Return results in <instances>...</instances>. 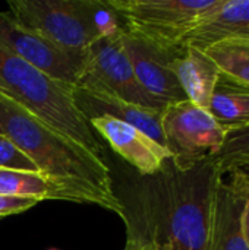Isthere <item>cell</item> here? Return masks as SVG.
Masks as SVG:
<instances>
[{
  "label": "cell",
  "instance_id": "cell-6",
  "mask_svg": "<svg viewBox=\"0 0 249 250\" xmlns=\"http://www.w3.org/2000/svg\"><path fill=\"white\" fill-rule=\"evenodd\" d=\"M75 85L104 89L125 101L147 108H166V105L150 97L139 85L125 48L123 29L120 34L101 38L87 48L85 66Z\"/></svg>",
  "mask_w": 249,
  "mask_h": 250
},
{
  "label": "cell",
  "instance_id": "cell-2",
  "mask_svg": "<svg viewBox=\"0 0 249 250\" xmlns=\"http://www.w3.org/2000/svg\"><path fill=\"white\" fill-rule=\"evenodd\" d=\"M0 133L6 135L43 174L62 188L70 202L101 207L125 223V207L113 189L106 160L53 129L1 91Z\"/></svg>",
  "mask_w": 249,
  "mask_h": 250
},
{
  "label": "cell",
  "instance_id": "cell-17",
  "mask_svg": "<svg viewBox=\"0 0 249 250\" xmlns=\"http://www.w3.org/2000/svg\"><path fill=\"white\" fill-rule=\"evenodd\" d=\"M204 51L225 78L249 88V41H219L205 47Z\"/></svg>",
  "mask_w": 249,
  "mask_h": 250
},
{
  "label": "cell",
  "instance_id": "cell-1",
  "mask_svg": "<svg viewBox=\"0 0 249 250\" xmlns=\"http://www.w3.org/2000/svg\"><path fill=\"white\" fill-rule=\"evenodd\" d=\"M222 173L213 158L179 167L172 158L141 176L125 208L126 233L147 250H205Z\"/></svg>",
  "mask_w": 249,
  "mask_h": 250
},
{
  "label": "cell",
  "instance_id": "cell-5",
  "mask_svg": "<svg viewBox=\"0 0 249 250\" xmlns=\"http://www.w3.org/2000/svg\"><path fill=\"white\" fill-rule=\"evenodd\" d=\"M161 129L166 148L179 167L214 158L222 149L226 135L208 110L188 100L164 108Z\"/></svg>",
  "mask_w": 249,
  "mask_h": 250
},
{
  "label": "cell",
  "instance_id": "cell-13",
  "mask_svg": "<svg viewBox=\"0 0 249 250\" xmlns=\"http://www.w3.org/2000/svg\"><path fill=\"white\" fill-rule=\"evenodd\" d=\"M226 40L249 41V0H219L183 38V45L204 50Z\"/></svg>",
  "mask_w": 249,
  "mask_h": 250
},
{
  "label": "cell",
  "instance_id": "cell-19",
  "mask_svg": "<svg viewBox=\"0 0 249 250\" xmlns=\"http://www.w3.org/2000/svg\"><path fill=\"white\" fill-rule=\"evenodd\" d=\"M219 166L220 173L249 163V125L229 129L225 135V142L219 154L213 158Z\"/></svg>",
  "mask_w": 249,
  "mask_h": 250
},
{
  "label": "cell",
  "instance_id": "cell-3",
  "mask_svg": "<svg viewBox=\"0 0 249 250\" xmlns=\"http://www.w3.org/2000/svg\"><path fill=\"white\" fill-rule=\"evenodd\" d=\"M72 89L73 85L51 79L0 42V91L95 157L106 160L103 142L76 107Z\"/></svg>",
  "mask_w": 249,
  "mask_h": 250
},
{
  "label": "cell",
  "instance_id": "cell-11",
  "mask_svg": "<svg viewBox=\"0 0 249 250\" xmlns=\"http://www.w3.org/2000/svg\"><path fill=\"white\" fill-rule=\"evenodd\" d=\"M73 100L79 111L90 122L97 117H113L116 120L125 122L138 130L144 132L153 141L166 148L163 129H161V116L164 110L147 108L129 101H125L104 89L73 85L72 89ZM167 149V148H166Z\"/></svg>",
  "mask_w": 249,
  "mask_h": 250
},
{
  "label": "cell",
  "instance_id": "cell-22",
  "mask_svg": "<svg viewBox=\"0 0 249 250\" xmlns=\"http://www.w3.org/2000/svg\"><path fill=\"white\" fill-rule=\"evenodd\" d=\"M241 226H242V234H244V239L247 242L249 248V193L247 196V201H245V205H244V211H242V218H241Z\"/></svg>",
  "mask_w": 249,
  "mask_h": 250
},
{
  "label": "cell",
  "instance_id": "cell-24",
  "mask_svg": "<svg viewBox=\"0 0 249 250\" xmlns=\"http://www.w3.org/2000/svg\"><path fill=\"white\" fill-rule=\"evenodd\" d=\"M123 250H147L145 246L134 236L128 234L126 236V245H125V249Z\"/></svg>",
  "mask_w": 249,
  "mask_h": 250
},
{
  "label": "cell",
  "instance_id": "cell-15",
  "mask_svg": "<svg viewBox=\"0 0 249 250\" xmlns=\"http://www.w3.org/2000/svg\"><path fill=\"white\" fill-rule=\"evenodd\" d=\"M208 111L225 132L249 125V88L241 86L220 73Z\"/></svg>",
  "mask_w": 249,
  "mask_h": 250
},
{
  "label": "cell",
  "instance_id": "cell-9",
  "mask_svg": "<svg viewBox=\"0 0 249 250\" xmlns=\"http://www.w3.org/2000/svg\"><path fill=\"white\" fill-rule=\"evenodd\" d=\"M123 42L135 76L150 97L166 107L188 100L173 72V62L183 45L166 48L126 34L125 31Z\"/></svg>",
  "mask_w": 249,
  "mask_h": 250
},
{
  "label": "cell",
  "instance_id": "cell-8",
  "mask_svg": "<svg viewBox=\"0 0 249 250\" xmlns=\"http://www.w3.org/2000/svg\"><path fill=\"white\" fill-rule=\"evenodd\" d=\"M0 42L15 56L54 81L75 85L85 66V53L65 50L41 34L0 12Z\"/></svg>",
  "mask_w": 249,
  "mask_h": 250
},
{
  "label": "cell",
  "instance_id": "cell-23",
  "mask_svg": "<svg viewBox=\"0 0 249 250\" xmlns=\"http://www.w3.org/2000/svg\"><path fill=\"white\" fill-rule=\"evenodd\" d=\"M229 171H232V173H235V174H238L239 177H242L247 183L249 185V163H244V164H239V166H236V167H233V168H230ZM227 173V171H226Z\"/></svg>",
  "mask_w": 249,
  "mask_h": 250
},
{
  "label": "cell",
  "instance_id": "cell-21",
  "mask_svg": "<svg viewBox=\"0 0 249 250\" xmlns=\"http://www.w3.org/2000/svg\"><path fill=\"white\" fill-rule=\"evenodd\" d=\"M38 204L37 199L31 198H18V196H7V195H0V218L13 215V214H21Z\"/></svg>",
  "mask_w": 249,
  "mask_h": 250
},
{
  "label": "cell",
  "instance_id": "cell-14",
  "mask_svg": "<svg viewBox=\"0 0 249 250\" xmlns=\"http://www.w3.org/2000/svg\"><path fill=\"white\" fill-rule=\"evenodd\" d=\"M173 72L188 101L208 110L220 70L205 51L192 45H183L173 62Z\"/></svg>",
  "mask_w": 249,
  "mask_h": 250
},
{
  "label": "cell",
  "instance_id": "cell-10",
  "mask_svg": "<svg viewBox=\"0 0 249 250\" xmlns=\"http://www.w3.org/2000/svg\"><path fill=\"white\" fill-rule=\"evenodd\" d=\"M249 185L238 174L222 173L213 202L205 250H249L242 234V211Z\"/></svg>",
  "mask_w": 249,
  "mask_h": 250
},
{
  "label": "cell",
  "instance_id": "cell-18",
  "mask_svg": "<svg viewBox=\"0 0 249 250\" xmlns=\"http://www.w3.org/2000/svg\"><path fill=\"white\" fill-rule=\"evenodd\" d=\"M79 6L92 42L122 32L120 19L107 0H79Z\"/></svg>",
  "mask_w": 249,
  "mask_h": 250
},
{
  "label": "cell",
  "instance_id": "cell-12",
  "mask_svg": "<svg viewBox=\"0 0 249 250\" xmlns=\"http://www.w3.org/2000/svg\"><path fill=\"white\" fill-rule=\"evenodd\" d=\"M90 125L97 135L103 138L116 154L135 167L141 176L157 173L164 161L172 158L164 146L125 122L104 116L91 119Z\"/></svg>",
  "mask_w": 249,
  "mask_h": 250
},
{
  "label": "cell",
  "instance_id": "cell-4",
  "mask_svg": "<svg viewBox=\"0 0 249 250\" xmlns=\"http://www.w3.org/2000/svg\"><path fill=\"white\" fill-rule=\"evenodd\" d=\"M126 34L151 44L175 48L219 0H107Z\"/></svg>",
  "mask_w": 249,
  "mask_h": 250
},
{
  "label": "cell",
  "instance_id": "cell-7",
  "mask_svg": "<svg viewBox=\"0 0 249 250\" xmlns=\"http://www.w3.org/2000/svg\"><path fill=\"white\" fill-rule=\"evenodd\" d=\"M10 16L59 47L85 53L92 44L79 0H10Z\"/></svg>",
  "mask_w": 249,
  "mask_h": 250
},
{
  "label": "cell",
  "instance_id": "cell-16",
  "mask_svg": "<svg viewBox=\"0 0 249 250\" xmlns=\"http://www.w3.org/2000/svg\"><path fill=\"white\" fill-rule=\"evenodd\" d=\"M0 195L41 201H68V193L40 171H18L0 168Z\"/></svg>",
  "mask_w": 249,
  "mask_h": 250
},
{
  "label": "cell",
  "instance_id": "cell-20",
  "mask_svg": "<svg viewBox=\"0 0 249 250\" xmlns=\"http://www.w3.org/2000/svg\"><path fill=\"white\" fill-rule=\"evenodd\" d=\"M0 168L18 171H40L34 161L3 133H0Z\"/></svg>",
  "mask_w": 249,
  "mask_h": 250
},
{
  "label": "cell",
  "instance_id": "cell-25",
  "mask_svg": "<svg viewBox=\"0 0 249 250\" xmlns=\"http://www.w3.org/2000/svg\"><path fill=\"white\" fill-rule=\"evenodd\" d=\"M48 250H59V249H48Z\"/></svg>",
  "mask_w": 249,
  "mask_h": 250
}]
</instances>
